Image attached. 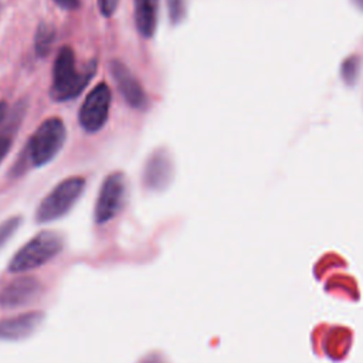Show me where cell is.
Here are the masks:
<instances>
[{"label": "cell", "instance_id": "cell-11", "mask_svg": "<svg viewBox=\"0 0 363 363\" xmlns=\"http://www.w3.org/2000/svg\"><path fill=\"white\" fill-rule=\"evenodd\" d=\"M135 24L140 35L150 38L157 27L160 0H133Z\"/></svg>", "mask_w": 363, "mask_h": 363}, {"label": "cell", "instance_id": "cell-2", "mask_svg": "<svg viewBox=\"0 0 363 363\" xmlns=\"http://www.w3.org/2000/svg\"><path fill=\"white\" fill-rule=\"evenodd\" d=\"M62 248L64 238L60 233L51 230L40 231L11 257L7 272L18 275L41 268L54 259Z\"/></svg>", "mask_w": 363, "mask_h": 363}, {"label": "cell", "instance_id": "cell-21", "mask_svg": "<svg viewBox=\"0 0 363 363\" xmlns=\"http://www.w3.org/2000/svg\"><path fill=\"white\" fill-rule=\"evenodd\" d=\"M354 3L356 7H359L360 10H363V0H352Z\"/></svg>", "mask_w": 363, "mask_h": 363}, {"label": "cell", "instance_id": "cell-1", "mask_svg": "<svg viewBox=\"0 0 363 363\" xmlns=\"http://www.w3.org/2000/svg\"><path fill=\"white\" fill-rule=\"evenodd\" d=\"M96 71V62L89 61L84 67H78L75 52L71 47L64 45L52 65V81L50 94L52 99L62 102L78 96Z\"/></svg>", "mask_w": 363, "mask_h": 363}, {"label": "cell", "instance_id": "cell-15", "mask_svg": "<svg viewBox=\"0 0 363 363\" xmlns=\"http://www.w3.org/2000/svg\"><path fill=\"white\" fill-rule=\"evenodd\" d=\"M167 10L170 16V21L173 24H179L186 14V1L184 0H167Z\"/></svg>", "mask_w": 363, "mask_h": 363}, {"label": "cell", "instance_id": "cell-8", "mask_svg": "<svg viewBox=\"0 0 363 363\" xmlns=\"http://www.w3.org/2000/svg\"><path fill=\"white\" fill-rule=\"evenodd\" d=\"M44 320L43 311H27L0 319V340L17 342L31 336Z\"/></svg>", "mask_w": 363, "mask_h": 363}, {"label": "cell", "instance_id": "cell-9", "mask_svg": "<svg viewBox=\"0 0 363 363\" xmlns=\"http://www.w3.org/2000/svg\"><path fill=\"white\" fill-rule=\"evenodd\" d=\"M111 72L126 104L135 109H146L147 95L138 78L128 69V67H125L121 61H112Z\"/></svg>", "mask_w": 363, "mask_h": 363}, {"label": "cell", "instance_id": "cell-7", "mask_svg": "<svg viewBox=\"0 0 363 363\" xmlns=\"http://www.w3.org/2000/svg\"><path fill=\"white\" fill-rule=\"evenodd\" d=\"M112 94L105 82H99L91 89L81 104L78 112V122L88 133H95L106 123L111 109Z\"/></svg>", "mask_w": 363, "mask_h": 363}, {"label": "cell", "instance_id": "cell-12", "mask_svg": "<svg viewBox=\"0 0 363 363\" xmlns=\"http://www.w3.org/2000/svg\"><path fill=\"white\" fill-rule=\"evenodd\" d=\"M55 41V28L48 23H41L34 37L35 52L40 57H45Z\"/></svg>", "mask_w": 363, "mask_h": 363}, {"label": "cell", "instance_id": "cell-3", "mask_svg": "<svg viewBox=\"0 0 363 363\" xmlns=\"http://www.w3.org/2000/svg\"><path fill=\"white\" fill-rule=\"evenodd\" d=\"M67 139L64 122L54 116L47 118L30 136L23 150V162L20 166L38 167L52 160L62 149Z\"/></svg>", "mask_w": 363, "mask_h": 363}, {"label": "cell", "instance_id": "cell-16", "mask_svg": "<svg viewBox=\"0 0 363 363\" xmlns=\"http://www.w3.org/2000/svg\"><path fill=\"white\" fill-rule=\"evenodd\" d=\"M118 3L119 0H98L99 11L102 13V16L111 17L118 9Z\"/></svg>", "mask_w": 363, "mask_h": 363}, {"label": "cell", "instance_id": "cell-22", "mask_svg": "<svg viewBox=\"0 0 363 363\" xmlns=\"http://www.w3.org/2000/svg\"><path fill=\"white\" fill-rule=\"evenodd\" d=\"M0 11H1V9H0Z\"/></svg>", "mask_w": 363, "mask_h": 363}, {"label": "cell", "instance_id": "cell-10", "mask_svg": "<svg viewBox=\"0 0 363 363\" xmlns=\"http://www.w3.org/2000/svg\"><path fill=\"white\" fill-rule=\"evenodd\" d=\"M173 179V162L164 149L152 152L143 170V184L152 190H163Z\"/></svg>", "mask_w": 363, "mask_h": 363}, {"label": "cell", "instance_id": "cell-17", "mask_svg": "<svg viewBox=\"0 0 363 363\" xmlns=\"http://www.w3.org/2000/svg\"><path fill=\"white\" fill-rule=\"evenodd\" d=\"M11 132L13 130H7V132H3L0 133V162L6 157V155L9 153L10 147H11Z\"/></svg>", "mask_w": 363, "mask_h": 363}, {"label": "cell", "instance_id": "cell-20", "mask_svg": "<svg viewBox=\"0 0 363 363\" xmlns=\"http://www.w3.org/2000/svg\"><path fill=\"white\" fill-rule=\"evenodd\" d=\"M6 113H7V104L6 102H0V125L3 123L4 118H6Z\"/></svg>", "mask_w": 363, "mask_h": 363}, {"label": "cell", "instance_id": "cell-5", "mask_svg": "<svg viewBox=\"0 0 363 363\" xmlns=\"http://www.w3.org/2000/svg\"><path fill=\"white\" fill-rule=\"evenodd\" d=\"M45 294L44 282L34 275H16L0 285V309L16 311L35 303Z\"/></svg>", "mask_w": 363, "mask_h": 363}, {"label": "cell", "instance_id": "cell-4", "mask_svg": "<svg viewBox=\"0 0 363 363\" xmlns=\"http://www.w3.org/2000/svg\"><path fill=\"white\" fill-rule=\"evenodd\" d=\"M85 189V179L71 176L60 182L35 208L34 220L38 224H45L64 217L78 201Z\"/></svg>", "mask_w": 363, "mask_h": 363}, {"label": "cell", "instance_id": "cell-6", "mask_svg": "<svg viewBox=\"0 0 363 363\" xmlns=\"http://www.w3.org/2000/svg\"><path fill=\"white\" fill-rule=\"evenodd\" d=\"M128 196V183L122 172H113L105 177L101 184L95 207L94 220L96 224H105L113 220L123 208Z\"/></svg>", "mask_w": 363, "mask_h": 363}, {"label": "cell", "instance_id": "cell-19", "mask_svg": "<svg viewBox=\"0 0 363 363\" xmlns=\"http://www.w3.org/2000/svg\"><path fill=\"white\" fill-rule=\"evenodd\" d=\"M60 7L65 9V10H75L79 7L81 0H54Z\"/></svg>", "mask_w": 363, "mask_h": 363}, {"label": "cell", "instance_id": "cell-18", "mask_svg": "<svg viewBox=\"0 0 363 363\" xmlns=\"http://www.w3.org/2000/svg\"><path fill=\"white\" fill-rule=\"evenodd\" d=\"M139 363H167V362H166V359L160 353L152 352V353L146 354L143 359H140Z\"/></svg>", "mask_w": 363, "mask_h": 363}, {"label": "cell", "instance_id": "cell-13", "mask_svg": "<svg viewBox=\"0 0 363 363\" xmlns=\"http://www.w3.org/2000/svg\"><path fill=\"white\" fill-rule=\"evenodd\" d=\"M23 223L21 216H13L0 223V250L10 241Z\"/></svg>", "mask_w": 363, "mask_h": 363}, {"label": "cell", "instance_id": "cell-14", "mask_svg": "<svg viewBox=\"0 0 363 363\" xmlns=\"http://www.w3.org/2000/svg\"><path fill=\"white\" fill-rule=\"evenodd\" d=\"M360 58L357 55L347 57L342 64V78L347 85H353L359 77Z\"/></svg>", "mask_w": 363, "mask_h": 363}]
</instances>
